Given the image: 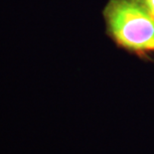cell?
<instances>
[{"label":"cell","mask_w":154,"mask_h":154,"mask_svg":"<svg viewBox=\"0 0 154 154\" xmlns=\"http://www.w3.org/2000/svg\"><path fill=\"white\" fill-rule=\"evenodd\" d=\"M116 41L135 52H154V17L142 0H111L106 8Z\"/></svg>","instance_id":"6da1fadb"},{"label":"cell","mask_w":154,"mask_h":154,"mask_svg":"<svg viewBox=\"0 0 154 154\" xmlns=\"http://www.w3.org/2000/svg\"><path fill=\"white\" fill-rule=\"evenodd\" d=\"M142 2L146 6V8L148 9L150 14L154 17V0H142Z\"/></svg>","instance_id":"7a4b0ae2"}]
</instances>
